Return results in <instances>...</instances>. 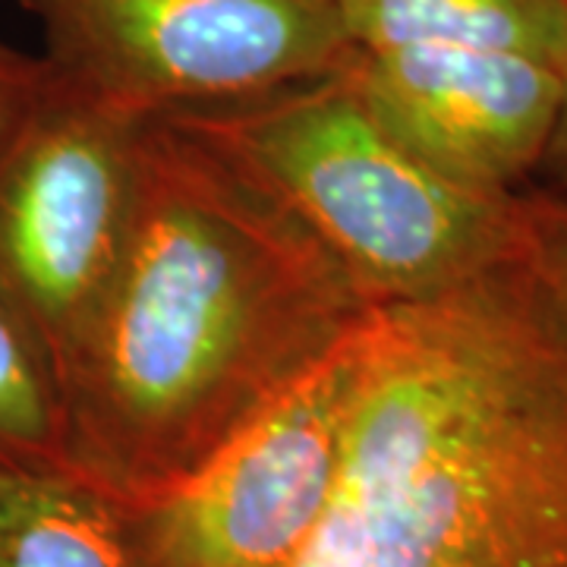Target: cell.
I'll return each instance as SVG.
<instances>
[{"instance_id": "obj_11", "label": "cell", "mask_w": 567, "mask_h": 567, "mask_svg": "<svg viewBox=\"0 0 567 567\" xmlns=\"http://www.w3.org/2000/svg\"><path fill=\"white\" fill-rule=\"evenodd\" d=\"M517 259L567 303V189L517 193Z\"/></svg>"}, {"instance_id": "obj_7", "label": "cell", "mask_w": 567, "mask_h": 567, "mask_svg": "<svg viewBox=\"0 0 567 567\" xmlns=\"http://www.w3.org/2000/svg\"><path fill=\"white\" fill-rule=\"evenodd\" d=\"M347 73L388 136L480 193H520L543 171L567 92L558 66L435 44L357 51Z\"/></svg>"}, {"instance_id": "obj_1", "label": "cell", "mask_w": 567, "mask_h": 567, "mask_svg": "<svg viewBox=\"0 0 567 567\" xmlns=\"http://www.w3.org/2000/svg\"><path fill=\"white\" fill-rule=\"evenodd\" d=\"M372 306L249 167L145 114L123 256L61 391L66 476L117 514L162 498Z\"/></svg>"}, {"instance_id": "obj_13", "label": "cell", "mask_w": 567, "mask_h": 567, "mask_svg": "<svg viewBox=\"0 0 567 567\" xmlns=\"http://www.w3.org/2000/svg\"><path fill=\"white\" fill-rule=\"evenodd\" d=\"M543 171H548L555 177V189H567V92L565 104H561V117H558V126H555V136H551V145H548L546 162H543Z\"/></svg>"}, {"instance_id": "obj_4", "label": "cell", "mask_w": 567, "mask_h": 567, "mask_svg": "<svg viewBox=\"0 0 567 567\" xmlns=\"http://www.w3.org/2000/svg\"><path fill=\"white\" fill-rule=\"evenodd\" d=\"M142 117L54 70L0 155V300L58 394L123 256Z\"/></svg>"}, {"instance_id": "obj_8", "label": "cell", "mask_w": 567, "mask_h": 567, "mask_svg": "<svg viewBox=\"0 0 567 567\" xmlns=\"http://www.w3.org/2000/svg\"><path fill=\"white\" fill-rule=\"evenodd\" d=\"M353 51L466 48L567 73V0H338Z\"/></svg>"}, {"instance_id": "obj_6", "label": "cell", "mask_w": 567, "mask_h": 567, "mask_svg": "<svg viewBox=\"0 0 567 567\" xmlns=\"http://www.w3.org/2000/svg\"><path fill=\"white\" fill-rule=\"evenodd\" d=\"M363 324L181 486L117 514L130 567H290L300 558L338 483Z\"/></svg>"}, {"instance_id": "obj_10", "label": "cell", "mask_w": 567, "mask_h": 567, "mask_svg": "<svg viewBox=\"0 0 567 567\" xmlns=\"http://www.w3.org/2000/svg\"><path fill=\"white\" fill-rule=\"evenodd\" d=\"M0 464L63 470L58 385L10 306L0 300Z\"/></svg>"}, {"instance_id": "obj_9", "label": "cell", "mask_w": 567, "mask_h": 567, "mask_svg": "<svg viewBox=\"0 0 567 567\" xmlns=\"http://www.w3.org/2000/svg\"><path fill=\"white\" fill-rule=\"evenodd\" d=\"M0 567H130L117 511L66 473L0 464Z\"/></svg>"}, {"instance_id": "obj_12", "label": "cell", "mask_w": 567, "mask_h": 567, "mask_svg": "<svg viewBox=\"0 0 567 567\" xmlns=\"http://www.w3.org/2000/svg\"><path fill=\"white\" fill-rule=\"evenodd\" d=\"M51 82L54 66L44 61V54L32 58L10 44H0V155L44 102Z\"/></svg>"}, {"instance_id": "obj_3", "label": "cell", "mask_w": 567, "mask_h": 567, "mask_svg": "<svg viewBox=\"0 0 567 567\" xmlns=\"http://www.w3.org/2000/svg\"><path fill=\"white\" fill-rule=\"evenodd\" d=\"M171 111L249 167L369 303L423 300L517 259V193L466 189L416 162L372 117L347 66Z\"/></svg>"}, {"instance_id": "obj_5", "label": "cell", "mask_w": 567, "mask_h": 567, "mask_svg": "<svg viewBox=\"0 0 567 567\" xmlns=\"http://www.w3.org/2000/svg\"><path fill=\"white\" fill-rule=\"evenodd\" d=\"M22 3L63 80L140 114L262 95L353 58L338 0Z\"/></svg>"}, {"instance_id": "obj_2", "label": "cell", "mask_w": 567, "mask_h": 567, "mask_svg": "<svg viewBox=\"0 0 567 567\" xmlns=\"http://www.w3.org/2000/svg\"><path fill=\"white\" fill-rule=\"evenodd\" d=\"M290 567H567V303L520 259L369 309L338 483Z\"/></svg>"}]
</instances>
